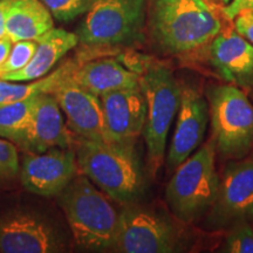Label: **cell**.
<instances>
[{"label":"cell","instance_id":"1","mask_svg":"<svg viewBox=\"0 0 253 253\" xmlns=\"http://www.w3.org/2000/svg\"><path fill=\"white\" fill-rule=\"evenodd\" d=\"M150 37L158 52L183 56L210 45L221 21L205 0H151Z\"/></svg>","mask_w":253,"mask_h":253},{"label":"cell","instance_id":"2","mask_svg":"<svg viewBox=\"0 0 253 253\" xmlns=\"http://www.w3.org/2000/svg\"><path fill=\"white\" fill-rule=\"evenodd\" d=\"M79 170L101 191L123 205L137 202L144 194L145 179L135 145L89 141L79 137Z\"/></svg>","mask_w":253,"mask_h":253},{"label":"cell","instance_id":"3","mask_svg":"<svg viewBox=\"0 0 253 253\" xmlns=\"http://www.w3.org/2000/svg\"><path fill=\"white\" fill-rule=\"evenodd\" d=\"M58 196L75 244L88 251H112L119 213L108 196L84 173H78Z\"/></svg>","mask_w":253,"mask_h":253},{"label":"cell","instance_id":"4","mask_svg":"<svg viewBox=\"0 0 253 253\" xmlns=\"http://www.w3.org/2000/svg\"><path fill=\"white\" fill-rule=\"evenodd\" d=\"M132 71L138 74L140 88L147 102L142 134L147 147L150 173L155 176L166 158L168 132L178 113L182 86L168 66L149 59L135 61Z\"/></svg>","mask_w":253,"mask_h":253},{"label":"cell","instance_id":"5","mask_svg":"<svg viewBox=\"0 0 253 253\" xmlns=\"http://www.w3.org/2000/svg\"><path fill=\"white\" fill-rule=\"evenodd\" d=\"M149 0H94L78 28L79 43L90 50L123 49L145 40Z\"/></svg>","mask_w":253,"mask_h":253},{"label":"cell","instance_id":"6","mask_svg":"<svg viewBox=\"0 0 253 253\" xmlns=\"http://www.w3.org/2000/svg\"><path fill=\"white\" fill-rule=\"evenodd\" d=\"M220 177L216 170V147L212 138L173 172L166 198L176 219L184 224L201 219L216 201Z\"/></svg>","mask_w":253,"mask_h":253},{"label":"cell","instance_id":"7","mask_svg":"<svg viewBox=\"0 0 253 253\" xmlns=\"http://www.w3.org/2000/svg\"><path fill=\"white\" fill-rule=\"evenodd\" d=\"M181 220H173L164 211L137 202L126 204L119 213L112 248L120 253H172L185 248Z\"/></svg>","mask_w":253,"mask_h":253},{"label":"cell","instance_id":"8","mask_svg":"<svg viewBox=\"0 0 253 253\" xmlns=\"http://www.w3.org/2000/svg\"><path fill=\"white\" fill-rule=\"evenodd\" d=\"M209 114L216 150L226 160H242L253 150V104L235 84L208 88Z\"/></svg>","mask_w":253,"mask_h":253},{"label":"cell","instance_id":"9","mask_svg":"<svg viewBox=\"0 0 253 253\" xmlns=\"http://www.w3.org/2000/svg\"><path fill=\"white\" fill-rule=\"evenodd\" d=\"M252 218L253 156L227 163L208 223L212 227H224Z\"/></svg>","mask_w":253,"mask_h":253},{"label":"cell","instance_id":"10","mask_svg":"<svg viewBox=\"0 0 253 253\" xmlns=\"http://www.w3.org/2000/svg\"><path fill=\"white\" fill-rule=\"evenodd\" d=\"M78 173L77 153L71 147L27 153L19 171L24 188L42 197L58 196Z\"/></svg>","mask_w":253,"mask_h":253},{"label":"cell","instance_id":"11","mask_svg":"<svg viewBox=\"0 0 253 253\" xmlns=\"http://www.w3.org/2000/svg\"><path fill=\"white\" fill-rule=\"evenodd\" d=\"M65 250L60 233L42 217L26 211L0 216L1 253H53Z\"/></svg>","mask_w":253,"mask_h":253},{"label":"cell","instance_id":"12","mask_svg":"<svg viewBox=\"0 0 253 253\" xmlns=\"http://www.w3.org/2000/svg\"><path fill=\"white\" fill-rule=\"evenodd\" d=\"M210 118L209 103L197 88L182 86L176 129L167 155V170L175 171L203 142Z\"/></svg>","mask_w":253,"mask_h":253},{"label":"cell","instance_id":"13","mask_svg":"<svg viewBox=\"0 0 253 253\" xmlns=\"http://www.w3.org/2000/svg\"><path fill=\"white\" fill-rule=\"evenodd\" d=\"M108 143L135 145L143 132L147 102L140 87L110 91L100 97Z\"/></svg>","mask_w":253,"mask_h":253},{"label":"cell","instance_id":"14","mask_svg":"<svg viewBox=\"0 0 253 253\" xmlns=\"http://www.w3.org/2000/svg\"><path fill=\"white\" fill-rule=\"evenodd\" d=\"M14 144L34 154L52 148L71 147L72 137L63 122L61 108L54 94L38 95L26 126Z\"/></svg>","mask_w":253,"mask_h":253},{"label":"cell","instance_id":"15","mask_svg":"<svg viewBox=\"0 0 253 253\" xmlns=\"http://www.w3.org/2000/svg\"><path fill=\"white\" fill-rule=\"evenodd\" d=\"M53 94L67 119L69 129L78 137L107 142L102 102L99 96L81 87L73 79V74L66 78Z\"/></svg>","mask_w":253,"mask_h":253},{"label":"cell","instance_id":"16","mask_svg":"<svg viewBox=\"0 0 253 253\" xmlns=\"http://www.w3.org/2000/svg\"><path fill=\"white\" fill-rule=\"evenodd\" d=\"M209 60L227 84L253 89V45L238 32L221 28L209 45Z\"/></svg>","mask_w":253,"mask_h":253},{"label":"cell","instance_id":"17","mask_svg":"<svg viewBox=\"0 0 253 253\" xmlns=\"http://www.w3.org/2000/svg\"><path fill=\"white\" fill-rule=\"evenodd\" d=\"M36 41L37 48L26 67L15 73L1 74L0 79L11 82H30L46 77L62 56L79 45V37L77 33L53 27Z\"/></svg>","mask_w":253,"mask_h":253},{"label":"cell","instance_id":"18","mask_svg":"<svg viewBox=\"0 0 253 253\" xmlns=\"http://www.w3.org/2000/svg\"><path fill=\"white\" fill-rule=\"evenodd\" d=\"M73 79L99 97L110 91L140 87L137 73L112 58L91 60L77 66Z\"/></svg>","mask_w":253,"mask_h":253},{"label":"cell","instance_id":"19","mask_svg":"<svg viewBox=\"0 0 253 253\" xmlns=\"http://www.w3.org/2000/svg\"><path fill=\"white\" fill-rule=\"evenodd\" d=\"M53 27V15L41 0H9L6 9V37L13 42L38 40Z\"/></svg>","mask_w":253,"mask_h":253},{"label":"cell","instance_id":"20","mask_svg":"<svg viewBox=\"0 0 253 253\" xmlns=\"http://www.w3.org/2000/svg\"><path fill=\"white\" fill-rule=\"evenodd\" d=\"M78 65L74 62L63 63L49 75L30 81V84H12L0 79V104L23 101L40 94L54 93L61 82L74 73Z\"/></svg>","mask_w":253,"mask_h":253},{"label":"cell","instance_id":"21","mask_svg":"<svg viewBox=\"0 0 253 253\" xmlns=\"http://www.w3.org/2000/svg\"><path fill=\"white\" fill-rule=\"evenodd\" d=\"M37 96L18 102L0 104V137L13 143L17 141L26 126Z\"/></svg>","mask_w":253,"mask_h":253},{"label":"cell","instance_id":"22","mask_svg":"<svg viewBox=\"0 0 253 253\" xmlns=\"http://www.w3.org/2000/svg\"><path fill=\"white\" fill-rule=\"evenodd\" d=\"M220 251L225 253H253V227L250 225L249 220L233 224Z\"/></svg>","mask_w":253,"mask_h":253},{"label":"cell","instance_id":"23","mask_svg":"<svg viewBox=\"0 0 253 253\" xmlns=\"http://www.w3.org/2000/svg\"><path fill=\"white\" fill-rule=\"evenodd\" d=\"M49 9L53 18L59 21H71L86 14L94 0H41Z\"/></svg>","mask_w":253,"mask_h":253},{"label":"cell","instance_id":"24","mask_svg":"<svg viewBox=\"0 0 253 253\" xmlns=\"http://www.w3.org/2000/svg\"><path fill=\"white\" fill-rule=\"evenodd\" d=\"M19 171L17 147L12 141L0 137V189L13 182Z\"/></svg>","mask_w":253,"mask_h":253},{"label":"cell","instance_id":"25","mask_svg":"<svg viewBox=\"0 0 253 253\" xmlns=\"http://www.w3.org/2000/svg\"><path fill=\"white\" fill-rule=\"evenodd\" d=\"M36 48V40H21L13 42L8 58L0 71V75L19 72L26 67V65L33 56Z\"/></svg>","mask_w":253,"mask_h":253},{"label":"cell","instance_id":"26","mask_svg":"<svg viewBox=\"0 0 253 253\" xmlns=\"http://www.w3.org/2000/svg\"><path fill=\"white\" fill-rule=\"evenodd\" d=\"M233 23L236 31L253 45V11H244L236 15Z\"/></svg>","mask_w":253,"mask_h":253},{"label":"cell","instance_id":"27","mask_svg":"<svg viewBox=\"0 0 253 253\" xmlns=\"http://www.w3.org/2000/svg\"><path fill=\"white\" fill-rule=\"evenodd\" d=\"M244 11H253V0H231L223 8V14L227 20H233Z\"/></svg>","mask_w":253,"mask_h":253},{"label":"cell","instance_id":"28","mask_svg":"<svg viewBox=\"0 0 253 253\" xmlns=\"http://www.w3.org/2000/svg\"><path fill=\"white\" fill-rule=\"evenodd\" d=\"M12 45H13V41L9 39L8 37L0 38V71H1L2 66H4V63L8 58Z\"/></svg>","mask_w":253,"mask_h":253},{"label":"cell","instance_id":"29","mask_svg":"<svg viewBox=\"0 0 253 253\" xmlns=\"http://www.w3.org/2000/svg\"><path fill=\"white\" fill-rule=\"evenodd\" d=\"M9 0H0V38L6 37V9Z\"/></svg>","mask_w":253,"mask_h":253},{"label":"cell","instance_id":"30","mask_svg":"<svg viewBox=\"0 0 253 253\" xmlns=\"http://www.w3.org/2000/svg\"><path fill=\"white\" fill-rule=\"evenodd\" d=\"M217 1H219L220 4H224V5H227L229 2L231 1V0H217Z\"/></svg>","mask_w":253,"mask_h":253}]
</instances>
